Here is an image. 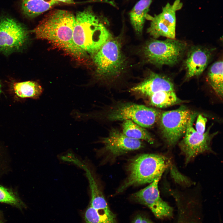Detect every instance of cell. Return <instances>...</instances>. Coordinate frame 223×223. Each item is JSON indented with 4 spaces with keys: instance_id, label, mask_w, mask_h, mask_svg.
I'll use <instances>...</instances> for the list:
<instances>
[{
    "instance_id": "1",
    "label": "cell",
    "mask_w": 223,
    "mask_h": 223,
    "mask_svg": "<svg viewBox=\"0 0 223 223\" xmlns=\"http://www.w3.org/2000/svg\"><path fill=\"white\" fill-rule=\"evenodd\" d=\"M75 16L71 12L56 9L46 15L33 32L37 39L47 40L72 56L82 58L87 53L74 43L73 38Z\"/></svg>"
},
{
    "instance_id": "2",
    "label": "cell",
    "mask_w": 223,
    "mask_h": 223,
    "mask_svg": "<svg viewBox=\"0 0 223 223\" xmlns=\"http://www.w3.org/2000/svg\"><path fill=\"white\" fill-rule=\"evenodd\" d=\"M73 31L75 44L86 53H96L112 35L105 25L89 7L77 13Z\"/></svg>"
},
{
    "instance_id": "3",
    "label": "cell",
    "mask_w": 223,
    "mask_h": 223,
    "mask_svg": "<svg viewBox=\"0 0 223 223\" xmlns=\"http://www.w3.org/2000/svg\"><path fill=\"white\" fill-rule=\"evenodd\" d=\"M169 165L165 156L159 154H146L131 159L127 166L128 176L117 190L122 192L132 186L151 183L161 178Z\"/></svg>"
},
{
    "instance_id": "4",
    "label": "cell",
    "mask_w": 223,
    "mask_h": 223,
    "mask_svg": "<svg viewBox=\"0 0 223 223\" xmlns=\"http://www.w3.org/2000/svg\"><path fill=\"white\" fill-rule=\"evenodd\" d=\"M161 112L154 108L129 102H119L106 110L103 114L85 113V120L103 116L110 121L131 120L140 126L150 128L159 120Z\"/></svg>"
},
{
    "instance_id": "5",
    "label": "cell",
    "mask_w": 223,
    "mask_h": 223,
    "mask_svg": "<svg viewBox=\"0 0 223 223\" xmlns=\"http://www.w3.org/2000/svg\"><path fill=\"white\" fill-rule=\"evenodd\" d=\"M93 59L98 78L104 81L119 77L126 65L120 43L112 38L94 54Z\"/></svg>"
},
{
    "instance_id": "6",
    "label": "cell",
    "mask_w": 223,
    "mask_h": 223,
    "mask_svg": "<svg viewBox=\"0 0 223 223\" xmlns=\"http://www.w3.org/2000/svg\"><path fill=\"white\" fill-rule=\"evenodd\" d=\"M187 47L186 42L176 38H167L164 40L154 38L146 43L143 52L149 63L159 67L172 66L179 61Z\"/></svg>"
},
{
    "instance_id": "7",
    "label": "cell",
    "mask_w": 223,
    "mask_h": 223,
    "mask_svg": "<svg viewBox=\"0 0 223 223\" xmlns=\"http://www.w3.org/2000/svg\"><path fill=\"white\" fill-rule=\"evenodd\" d=\"M29 40V32L22 24L11 17H0V52L8 55L22 50Z\"/></svg>"
},
{
    "instance_id": "8",
    "label": "cell",
    "mask_w": 223,
    "mask_h": 223,
    "mask_svg": "<svg viewBox=\"0 0 223 223\" xmlns=\"http://www.w3.org/2000/svg\"><path fill=\"white\" fill-rule=\"evenodd\" d=\"M192 113L183 106L161 113L159 119L160 129L168 145H174L184 136Z\"/></svg>"
},
{
    "instance_id": "9",
    "label": "cell",
    "mask_w": 223,
    "mask_h": 223,
    "mask_svg": "<svg viewBox=\"0 0 223 223\" xmlns=\"http://www.w3.org/2000/svg\"><path fill=\"white\" fill-rule=\"evenodd\" d=\"M197 113H192L186 132L179 143L187 164L198 155L211 151V142L217 132L211 133L210 126L202 134L199 133L193 126Z\"/></svg>"
},
{
    "instance_id": "10",
    "label": "cell",
    "mask_w": 223,
    "mask_h": 223,
    "mask_svg": "<svg viewBox=\"0 0 223 223\" xmlns=\"http://www.w3.org/2000/svg\"><path fill=\"white\" fill-rule=\"evenodd\" d=\"M160 179H155L145 188L133 194L132 198L148 207L156 217L161 219L171 216L173 209L160 196L158 188Z\"/></svg>"
},
{
    "instance_id": "11",
    "label": "cell",
    "mask_w": 223,
    "mask_h": 223,
    "mask_svg": "<svg viewBox=\"0 0 223 223\" xmlns=\"http://www.w3.org/2000/svg\"><path fill=\"white\" fill-rule=\"evenodd\" d=\"M100 142L104 145L106 151L114 157L139 150L144 146L141 140L128 137L115 129H111L108 135L101 139Z\"/></svg>"
},
{
    "instance_id": "12",
    "label": "cell",
    "mask_w": 223,
    "mask_h": 223,
    "mask_svg": "<svg viewBox=\"0 0 223 223\" xmlns=\"http://www.w3.org/2000/svg\"><path fill=\"white\" fill-rule=\"evenodd\" d=\"M213 50L200 46L190 48L185 62L186 79L198 76L203 72L211 59Z\"/></svg>"
},
{
    "instance_id": "13",
    "label": "cell",
    "mask_w": 223,
    "mask_h": 223,
    "mask_svg": "<svg viewBox=\"0 0 223 223\" xmlns=\"http://www.w3.org/2000/svg\"><path fill=\"white\" fill-rule=\"evenodd\" d=\"M133 92L149 97L152 94L161 91H174L171 80L164 75L151 72L142 82L130 89Z\"/></svg>"
},
{
    "instance_id": "14",
    "label": "cell",
    "mask_w": 223,
    "mask_h": 223,
    "mask_svg": "<svg viewBox=\"0 0 223 223\" xmlns=\"http://www.w3.org/2000/svg\"><path fill=\"white\" fill-rule=\"evenodd\" d=\"M146 19L151 21L147 32L154 39L161 36L175 39L176 24L164 19L160 14L154 16L148 15Z\"/></svg>"
},
{
    "instance_id": "15",
    "label": "cell",
    "mask_w": 223,
    "mask_h": 223,
    "mask_svg": "<svg viewBox=\"0 0 223 223\" xmlns=\"http://www.w3.org/2000/svg\"><path fill=\"white\" fill-rule=\"evenodd\" d=\"M11 92L19 98H39L43 92L41 86L37 82L27 81L14 82L11 86Z\"/></svg>"
},
{
    "instance_id": "16",
    "label": "cell",
    "mask_w": 223,
    "mask_h": 223,
    "mask_svg": "<svg viewBox=\"0 0 223 223\" xmlns=\"http://www.w3.org/2000/svg\"><path fill=\"white\" fill-rule=\"evenodd\" d=\"M76 164L81 166L85 171L90 190L91 199L90 205L98 210H105L109 207L102 192L90 170L86 165L78 161Z\"/></svg>"
},
{
    "instance_id": "17",
    "label": "cell",
    "mask_w": 223,
    "mask_h": 223,
    "mask_svg": "<svg viewBox=\"0 0 223 223\" xmlns=\"http://www.w3.org/2000/svg\"><path fill=\"white\" fill-rule=\"evenodd\" d=\"M152 0H140L134 5L129 13L130 21L134 30L138 34L142 32Z\"/></svg>"
},
{
    "instance_id": "18",
    "label": "cell",
    "mask_w": 223,
    "mask_h": 223,
    "mask_svg": "<svg viewBox=\"0 0 223 223\" xmlns=\"http://www.w3.org/2000/svg\"><path fill=\"white\" fill-rule=\"evenodd\" d=\"M58 3L54 0H22L21 9L25 16L33 18L50 9Z\"/></svg>"
},
{
    "instance_id": "19",
    "label": "cell",
    "mask_w": 223,
    "mask_h": 223,
    "mask_svg": "<svg viewBox=\"0 0 223 223\" xmlns=\"http://www.w3.org/2000/svg\"><path fill=\"white\" fill-rule=\"evenodd\" d=\"M122 133L127 137L133 139L145 141L153 144L154 139L145 129L130 120H124L122 124Z\"/></svg>"
},
{
    "instance_id": "20",
    "label": "cell",
    "mask_w": 223,
    "mask_h": 223,
    "mask_svg": "<svg viewBox=\"0 0 223 223\" xmlns=\"http://www.w3.org/2000/svg\"><path fill=\"white\" fill-rule=\"evenodd\" d=\"M223 61L214 62L209 68L207 79L212 88L221 98L223 96Z\"/></svg>"
},
{
    "instance_id": "21",
    "label": "cell",
    "mask_w": 223,
    "mask_h": 223,
    "mask_svg": "<svg viewBox=\"0 0 223 223\" xmlns=\"http://www.w3.org/2000/svg\"><path fill=\"white\" fill-rule=\"evenodd\" d=\"M149 97L151 105L160 108L167 107L183 102L177 97L174 91L158 92Z\"/></svg>"
},
{
    "instance_id": "22",
    "label": "cell",
    "mask_w": 223,
    "mask_h": 223,
    "mask_svg": "<svg viewBox=\"0 0 223 223\" xmlns=\"http://www.w3.org/2000/svg\"><path fill=\"white\" fill-rule=\"evenodd\" d=\"M0 203L10 205L22 210L27 206L15 189L0 185Z\"/></svg>"
},
{
    "instance_id": "23",
    "label": "cell",
    "mask_w": 223,
    "mask_h": 223,
    "mask_svg": "<svg viewBox=\"0 0 223 223\" xmlns=\"http://www.w3.org/2000/svg\"><path fill=\"white\" fill-rule=\"evenodd\" d=\"M85 223H117L116 216H110L99 212L90 205L85 211Z\"/></svg>"
},
{
    "instance_id": "24",
    "label": "cell",
    "mask_w": 223,
    "mask_h": 223,
    "mask_svg": "<svg viewBox=\"0 0 223 223\" xmlns=\"http://www.w3.org/2000/svg\"><path fill=\"white\" fill-rule=\"evenodd\" d=\"M9 159L7 151L0 144V177L4 173L7 169Z\"/></svg>"
},
{
    "instance_id": "25",
    "label": "cell",
    "mask_w": 223,
    "mask_h": 223,
    "mask_svg": "<svg viewBox=\"0 0 223 223\" xmlns=\"http://www.w3.org/2000/svg\"><path fill=\"white\" fill-rule=\"evenodd\" d=\"M207 119L201 114L198 115L196 119L195 129L199 134H202L205 132Z\"/></svg>"
},
{
    "instance_id": "26",
    "label": "cell",
    "mask_w": 223,
    "mask_h": 223,
    "mask_svg": "<svg viewBox=\"0 0 223 223\" xmlns=\"http://www.w3.org/2000/svg\"><path fill=\"white\" fill-rule=\"evenodd\" d=\"M132 223H153L149 219L141 215H136L133 220Z\"/></svg>"
},
{
    "instance_id": "27",
    "label": "cell",
    "mask_w": 223,
    "mask_h": 223,
    "mask_svg": "<svg viewBox=\"0 0 223 223\" xmlns=\"http://www.w3.org/2000/svg\"><path fill=\"white\" fill-rule=\"evenodd\" d=\"M55 1L59 2H61L64 3H66L69 4H72L74 3L73 0H54Z\"/></svg>"
},
{
    "instance_id": "28",
    "label": "cell",
    "mask_w": 223,
    "mask_h": 223,
    "mask_svg": "<svg viewBox=\"0 0 223 223\" xmlns=\"http://www.w3.org/2000/svg\"><path fill=\"white\" fill-rule=\"evenodd\" d=\"M0 223H4L1 213L0 212Z\"/></svg>"
},
{
    "instance_id": "29",
    "label": "cell",
    "mask_w": 223,
    "mask_h": 223,
    "mask_svg": "<svg viewBox=\"0 0 223 223\" xmlns=\"http://www.w3.org/2000/svg\"><path fill=\"white\" fill-rule=\"evenodd\" d=\"M2 85H1V82L0 81V94H1V93L2 92Z\"/></svg>"
}]
</instances>
